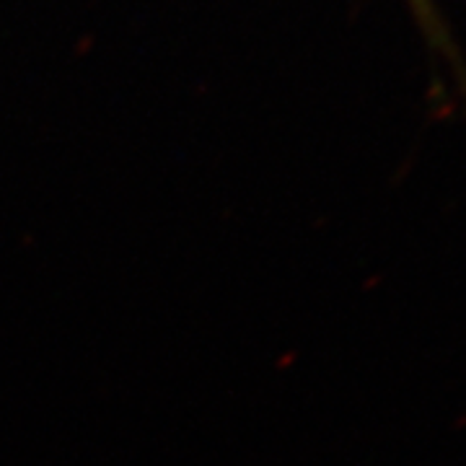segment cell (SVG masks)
<instances>
[{"mask_svg":"<svg viewBox=\"0 0 466 466\" xmlns=\"http://www.w3.org/2000/svg\"><path fill=\"white\" fill-rule=\"evenodd\" d=\"M415 3L420 5V14H422V18H425V21H435L433 14H431V11H428V5H425V0H415Z\"/></svg>","mask_w":466,"mask_h":466,"instance_id":"1","label":"cell"}]
</instances>
